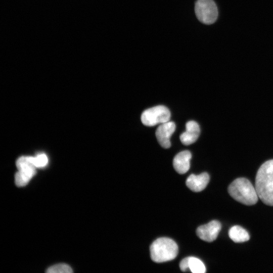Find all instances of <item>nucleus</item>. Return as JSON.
<instances>
[{
  "label": "nucleus",
  "mask_w": 273,
  "mask_h": 273,
  "mask_svg": "<svg viewBox=\"0 0 273 273\" xmlns=\"http://www.w3.org/2000/svg\"><path fill=\"white\" fill-rule=\"evenodd\" d=\"M255 187L262 202L273 206V159L266 161L258 169Z\"/></svg>",
  "instance_id": "obj_1"
},
{
  "label": "nucleus",
  "mask_w": 273,
  "mask_h": 273,
  "mask_svg": "<svg viewBox=\"0 0 273 273\" xmlns=\"http://www.w3.org/2000/svg\"><path fill=\"white\" fill-rule=\"evenodd\" d=\"M228 192L234 199L248 206L255 204L259 198L255 187L244 177L235 179L229 185Z\"/></svg>",
  "instance_id": "obj_2"
},
{
  "label": "nucleus",
  "mask_w": 273,
  "mask_h": 273,
  "mask_svg": "<svg viewBox=\"0 0 273 273\" xmlns=\"http://www.w3.org/2000/svg\"><path fill=\"white\" fill-rule=\"evenodd\" d=\"M150 251L152 260L161 263L174 259L178 254V246L170 238H159L152 243Z\"/></svg>",
  "instance_id": "obj_3"
},
{
  "label": "nucleus",
  "mask_w": 273,
  "mask_h": 273,
  "mask_svg": "<svg viewBox=\"0 0 273 273\" xmlns=\"http://www.w3.org/2000/svg\"><path fill=\"white\" fill-rule=\"evenodd\" d=\"M19 171L15 176V184L18 187L26 185L36 173L34 157L22 156L16 162Z\"/></svg>",
  "instance_id": "obj_4"
},
{
  "label": "nucleus",
  "mask_w": 273,
  "mask_h": 273,
  "mask_svg": "<svg viewBox=\"0 0 273 273\" xmlns=\"http://www.w3.org/2000/svg\"><path fill=\"white\" fill-rule=\"evenodd\" d=\"M195 11L198 19L202 23H214L218 17L217 6L213 0H197Z\"/></svg>",
  "instance_id": "obj_5"
},
{
  "label": "nucleus",
  "mask_w": 273,
  "mask_h": 273,
  "mask_svg": "<svg viewBox=\"0 0 273 273\" xmlns=\"http://www.w3.org/2000/svg\"><path fill=\"white\" fill-rule=\"evenodd\" d=\"M170 112L162 105L156 106L145 110L141 115V121L147 126H153L169 121Z\"/></svg>",
  "instance_id": "obj_6"
},
{
  "label": "nucleus",
  "mask_w": 273,
  "mask_h": 273,
  "mask_svg": "<svg viewBox=\"0 0 273 273\" xmlns=\"http://www.w3.org/2000/svg\"><path fill=\"white\" fill-rule=\"evenodd\" d=\"M221 229V224L220 222L213 220L199 226L196 230V234L201 240L211 242L217 238Z\"/></svg>",
  "instance_id": "obj_7"
},
{
  "label": "nucleus",
  "mask_w": 273,
  "mask_h": 273,
  "mask_svg": "<svg viewBox=\"0 0 273 273\" xmlns=\"http://www.w3.org/2000/svg\"><path fill=\"white\" fill-rule=\"evenodd\" d=\"M175 124L172 121H167L157 127L155 134L157 141L161 147L169 148L171 146L170 138L175 130Z\"/></svg>",
  "instance_id": "obj_8"
},
{
  "label": "nucleus",
  "mask_w": 273,
  "mask_h": 273,
  "mask_svg": "<svg viewBox=\"0 0 273 273\" xmlns=\"http://www.w3.org/2000/svg\"><path fill=\"white\" fill-rule=\"evenodd\" d=\"M209 179V175L207 172H203L199 175L192 174L187 178L186 184L191 191L199 192L206 187Z\"/></svg>",
  "instance_id": "obj_9"
},
{
  "label": "nucleus",
  "mask_w": 273,
  "mask_h": 273,
  "mask_svg": "<svg viewBox=\"0 0 273 273\" xmlns=\"http://www.w3.org/2000/svg\"><path fill=\"white\" fill-rule=\"evenodd\" d=\"M186 130L180 135L182 144L188 146L195 143L198 139L200 129L198 124L195 121H189L186 124Z\"/></svg>",
  "instance_id": "obj_10"
},
{
  "label": "nucleus",
  "mask_w": 273,
  "mask_h": 273,
  "mask_svg": "<svg viewBox=\"0 0 273 273\" xmlns=\"http://www.w3.org/2000/svg\"><path fill=\"white\" fill-rule=\"evenodd\" d=\"M192 155L189 151L185 150L178 153L173 158V166L179 174H184L189 169Z\"/></svg>",
  "instance_id": "obj_11"
},
{
  "label": "nucleus",
  "mask_w": 273,
  "mask_h": 273,
  "mask_svg": "<svg viewBox=\"0 0 273 273\" xmlns=\"http://www.w3.org/2000/svg\"><path fill=\"white\" fill-rule=\"evenodd\" d=\"M230 239L235 243H242L250 239L248 232L239 225H234L229 231Z\"/></svg>",
  "instance_id": "obj_12"
},
{
  "label": "nucleus",
  "mask_w": 273,
  "mask_h": 273,
  "mask_svg": "<svg viewBox=\"0 0 273 273\" xmlns=\"http://www.w3.org/2000/svg\"><path fill=\"white\" fill-rule=\"evenodd\" d=\"M189 266L190 270L193 273L206 272V267L203 262L195 257H189Z\"/></svg>",
  "instance_id": "obj_13"
},
{
  "label": "nucleus",
  "mask_w": 273,
  "mask_h": 273,
  "mask_svg": "<svg viewBox=\"0 0 273 273\" xmlns=\"http://www.w3.org/2000/svg\"><path fill=\"white\" fill-rule=\"evenodd\" d=\"M48 273H71L73 270L71 267L65 263H60L53 265L48 268Z\"/></svg>",
  "instance_id": "obj_14"
},
{
  "label": "nucleus",
  "mask_w": 273,
  "mask_h": 273,
  "mask_svg": "<svg viewBox=\"0 0 273 273\" xmlns=\"http://www.w3.org/2000/svg\"><path fill=\"white\" fill-rule=\"evenodd\" d=\"M48 158L44 154H41L34 157V164L36 167H42L48 163Z\"/></svg>",
  "instance_id": "obj_15"
},
{
  "label": "nucleus",
  "mask_w": 273,
  "mask_h": 273,
  "mask_svg": "<svg viewBox=\"0 0 273 273\" xmlns=\"http://www.w3.org/2000/svg\"><path fill=\"white\" fill-rule=\"evenodd\" d=\"M189 257L184 258L179 263V267L181 271H187L189 269Z\"/></svg>",
  "instance_id": "obj_16"
}]
</instances>
